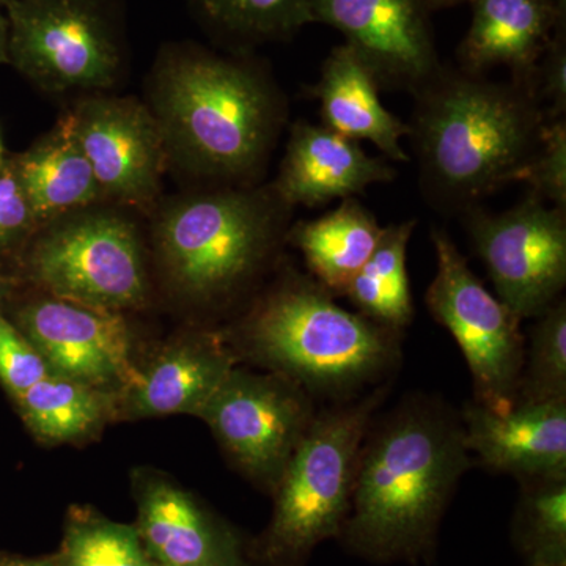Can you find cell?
Returning a JSON list of instances; mask_svg holds the SVG:
<instances>
[{"instance_id": "6da1fadb", "label": "cell", "mask_w": 566, "mask_h": 566, "mask_svg": "<svg viewBox=\"0 0 566 566\" xmlns=\"http://www.w3.org/2000/svg\"><path fill=\"white\" fill-rule=\"evenodd\" d=\"M471 465L460 415L430 395H408L368 427L338 539L371 562L427 560Z\"/></svg>"}, {"instance_id": "7a4b0ae2", "label": "cell", "mask_w": 566, "mask_h": 566, "mask_svg": "<svg viewBox=\"0 0 566 566\" xmlns=\"http://www.w3.org/2000/svg\"><path fill=\"white\" fill-rule=\"evenodd\" d=\"M150 92L169 163L210 186L259 182L289 117L262 63L248 52L170 44L156 61Z\"/></svg>"}, {"instance_id": "3957f363", "label": "cell", "mask_w": 566, "mask_h": 566, "mask_svg": "<svg viewBox=\"0 0 566 566\" xmlns=\"http://www.w3.org/2000/svg\"><path fill=\"white\" fill-rule=\"evenodd\" d=\"M415 98L409 137L420 189L447 214H464L520 180L542 144L547 122L523 82H494L442 65Z\"/></svg>"}, {"instance_id": "277c9868", "label": "cell", "mask_w": 566, "mask_h": 566, "mask_svg": "<svg viewBox=\"0 0 566 566\" xmlns=\"http://www.w3.org/2000/svg\"><path fill=\"white\" fill-rule=\"evenodd\" d=\"M223 337V335H222ZM403 333L335 303L311 274L289 270L223 340L303 387L314 400L345 403L386 386L401 363Z\"/></svg>"}, {"instance_id": "5b68a950", "label": "cell", "mask_w": 566, "mask_h": 566, "mask_svg": "<svg viewBox=\"0 0 566 566\" xmlns=\"http://www.w3.org/2000/svg\"><path fill=\"white\" fill-rule=\"evenodd\" d=\"M293 210L273 182L210 186L164 205L153 238L182 296L222 305L273 263L286 243Z\"/></svg>"}, {"instance_id": "8992f818", "label": "cell", "mask_w": 566, "mask_h": 566, "mask_svg": "<svg viewBox=\"0 0 566 566\" xmlns=\"http://www.w3.org/2000/svg\"><path fill=\"white\" fill-rule=\"evenodd\" d=\"M387 389L381 386L316 412L273 491L274 512L263 545L271 565H304L316 546L340 535L360 447Z\"/></svg>"}, {"instance_id": "52a82bcc", "label": "cell", "mask_w": 566, "mask_h": 566, "mask_svg": "<svg viewBox=\"0 0 566 566\" xmlns=\"http://www.w3.org/2000/svg\"><path fill=\"white\" fill-rule=\"evenodd\" d=\"M9 62L51 95L102 93L125 69L122 0H13Z\"/></svg>"}, {"instance_id": "ba28073f", "label": "cell", "mask_w": 566, "mask_h": 566, "mask_svg": "<svg viewBox=\"0 0 566 566\" xmlns=\"http://www.w3.org/2000/svg\"><path fill=\"white\" fill-rule=\"evenodd\" d=\"M43 227L28 264L50 296L117 314L145 303L144 248L125 214L95 205Z\"/></svg>"}, {"instance_id": "9c48e42d", "label": "cell", "mask_w": 566, "mask_h": 566, "mask_svg": "<svg viewBox=\"0 0 566 566\" xmlns=\"http://www.w3.org/2000/svg\"><path fill=\"white\" fill-rule=\"evenodd\" d=\"M436 275L427 290L428 311L446 327L471 371L474 401L505 412L516 403L526 354L521 322L493 296L446 230H431Z\"/></svg>"}, {"instance_id": "30bf717a", "label": "cell", "mask_w": 566, "mask_h": 566, "mask_svg": "<svg viewBox=\"0 0 566 566\" xmlns=\"http://www.w3.org/2000/svg\"><path fill=\"white\" fill-rule=\"evenodd\" d=\"M318 409L296 382L234 367L199 417L243 474L273 493Z\"/></svg>"}, {"instance_id": "8fae6325", "label": "cell", "mask_w": 566, "mask_h": 566, "mask_svg": "<svg viewBox=\"0 0 566 566\" xmlns=\"http://www.w3.org/2000/svg\"><path fill=\"white\" fill-rule=\"evenodd\" d=\"M495 293L517 316L536 318L566 285V210L531 196L502 214H461Z\"/></svg>"}, {"instance_id": "7c38bea8", "label": "cell", "mask_w": 566, "mask_h": 566, "mask_svg": "<svg viewBox=\"0 0 566 566\" xmlns=\"http://www.w3.org/2000/svg\"><path fill=\"white\" fill-rule=\"evenodd\" d=\"M66 115L91 163L103 202L151 208L161 193L169 155L150 106L129 96L92 93Z\"/></svg>"}, {"instance_id": "4fadbf2b", "label": "cell", "mask_w": 566, "mask_h": 566, "mask_svg": "<svg viewBox=\"0 0 566 566\" xmlns=\"http://www.w3.org/2000/svg\"><path fill=\"white\" fill-rule=\"evenodd\" d=\"M374 74L379 88L416 95L442 69L427 0H311Z\"/></svg>"}, {"instance_id": "5bb4252c", "label": "cell", "mask_w": 566, "mask_h": 566, "mask_svg": "<svg viewBox=\"0 0 566 566\" xmlns=\"http://www.w3.org/2000/svg\"><path fill=\"white\" fill-rule=\"evenodd\" d=\"M18 324L52 374L109 394L136 378L132 334L117 312L48 296L22 307Z\"/></svg>"}, {"instance_id": "9a60e30c", "label": "cell", "mask_w": 566, "mask_h": 566, "mask_svg": "<svg viewBox=\"0 0 566 566\" xmlns=\"http://www.w3.org/2000/svg\"><path fill=\"white\" fill-rule=\"evenodd\" d=\"M460 417L469 453L490 471L520 483L566 479V400L516 401L505 412L472 400Z\"/></svg>"}, {"instance_id": "2e32d148", "label": "cell", "mask_w": 566, "mask_h": 566, "mask_svg": "<svg viewBox=\"0 0 566 566\" xmlns=\"http://www.w3.org/2000/svg\"><path fill=\"white\" fill-rule=\"evenodd\" d=\"M134 494V526L153 565L245 566L233 532L172 480L140 472Z\"/></svg>"}, {"instance_id": "e0dca14e", "label": "cell", "mask_w": 566, "mask_h": 566, "mask_svg": "<svg viewBox=\"0 0 566 566\" xmlns=\"http://www.w3.org/2000/svg\"><path fill=\"white\" fill-rule=\"evenodd\" d=\"M397 170L385 158L370 156L359 142L324 125H292L275 191L290 207L315 208L349 199L376 182H390Z\"/></svg>"}, {"instance_id": "ac0fdd59", "label": "cell", "mask_w": 566, "mask_h": 566, "mask_svg": "<svg viewBox=\"0 0 566 566\" xmlns=\"http://www.w3.org/2000/svg\"><path fill=\"white\" fill-rule=\"evenodd\" d=\"M238 359L221 334H200L167 346L118 392L128 419L192 415L205 405L237 367Z\"/></svg>"}, {"instance_id": "d6986e66", "label": "cell", "mask_w": 566, "mask_h": 566, "mask_svg": "<svg viewBox=\"0 0 566 566\" xmlns=\"http://www.w3.org/2000/svg\"><path fill=\"white\" fill-rule=\"evenodd\" d=\"M471 28L458 48V66L485 74L495 66L528 85L536 63L566 18V0H472Z\"/></svg>"}, {"instance_id": "ffe728a7", "label": "cell", "mask_w": 566, "mask_h": 566, "mask_svg": "<svg viewBox=\"0 0 566 566\" xmlns=\"http://www.w3.org/2000/svg\"><path fill=\"white\" fill-rule=\"evenodd\" d=\"M378 92L374 74L348 44L331 51L319 81L311 87L326 128L348 139L371 142L392 161L408 163L401 139L411 134L409 123L387 111Z\"/></svg>"}, {"instance_id": "44dd1931", "label": "cell", "mask_w": 566, "mask_h": 566, "mask_svg": "<svg viewBox=\"0 0 566 566\" xmlns=\"http://www.w3.org/2000/svg\"><path fill=\"white\" fill-rule=\"evenodd\" d=\"M13 166L41 227L103 203L91 163L66 114L24 155L18 156Z\"/></svg>"}, {"instance_id": "7402d4cb", "label": "cell", "mask_w": 566, "mask_h": 566, "mask_svg": "<svg viewBox=\"0 0 566 566\" xmlns=\"http://www.w3.org/2000/svg\"><path fill=\"white\" fill-rule=\"evenodd\" d=\"M382 230L374 212L349 197L322 218L290 226L285 240L304 256L315 281L334 296H344L374 253Z\"/></svg>"}, {"instance_id": "603a6c76", "label": "cell", "mask_w": 566, "mask_h": 566, "mask_svg": "<svg viewBox=\"0 0 566 566\" xmlns=\"http://www.w3.org/2000/svg\"><path fill=\"white\" fill-rule=\"evenodd\" d=\"M416 223L411 219L385 227L370 259L344 294L359 314L398 333H403L415 319L406 256Z\"/></svg>"}, {"instance_id": "cb8c5ba5", "label": "cell", "mask_w": 566, "mask_h": 566, "mask_svg": "<svg viewBox=\"0 0 566 566\" xmlns=\"http://www.w3.org/2000/svg\"><path fill=\"white\" fill-rule=\"evenodd\" d=\"M22 419L40 441H76L102 427L115 406L114 394L51 374L17 398Z\"/></svg>"}, {"instance_id": "d4e9b609", "label": "cell", "mask_w": 566, "mask_h": 566, "mask_svg": "<svg viewBox=\"0 0 566 566\" xmlns=\"http://www.w3.org/2000/svg\"><path fill=\"white\" fill-rule=\"evenodd\" d=\"M197 17L233 52L292 40L314 24L311 0H191Z\"/></svg>"}, {"instance_id": "484cf974", "label": "cell", "mask_w": 566, "mask_h": 566, "mask_svg": "<svg viewBox=\"0 0 566 566\" xmlns=\"http://www.w3.org/2000/svg\"><path fill=\"white\" fill-rule=\"evenodd\" d=\"M512 542L534 565H566V479L520 483Z\"/></svg>"}, {"instance_id": "4316f807", "label": "cell", "mask_w": 566, "mask_h": 566, "mask_svg": "<svg viewBox=\"0 0 566 566\" xmlns=\"http://www.w3.org/2000/svg\"><path fill=\"white\" fill-rule=\"evenodd\" d=\"M57 558L59 566H155L136 526L80 506L66 517Z\"/></svg>"}, {"instance_id": "83f0119b", "label": "cell", "mask_w": 566, "mask_h": 566, "mask_svg": "<svg viewBox=\"0 0 566 566\" xmlns=\"http://www.w3.org/2000/svg\"><path fill=\"white\" fill-rule=\"evenodd\" d=\"M566 400V301L547 307L528 329L516 401Z\"/></svg>"}, {"instance_id": "f1b7e54d", "label": "cell", "mask_w": 566, "mask_h": 566, "mask_svg": "<svg viewBox=\"0 0 566 566\" xmlns=\"http://www.w3.org/2000/svg\"><path fill=\"white\" fill-rule=\"evenodd\" d=\"M521 182L531 188V196L566 210V122H547L542 144L526 169Z\"/></svg>"}, {"instance_id": "f546056e", "label": "cell", "mask_w": 566, "mask_h": 566, "mask_svg": "<svg viewBox=\"0 0 566 566\" xmlns=\"http://www.w3.org/2000/svg\"><path fill=\"white\" fill-rule=\"evenodd\" d=\"M51 374L46 360L20 327L0 315V381L14 398Z\"/></svg>"}, {"instance_id": "4dcf8cb0", "label": "cell", "mask_w": 566, "mask_h": 566, "mask_svg": "<svg viewBox=\"0 0 566 566\" xmlns=\"http://www.w3.org/2000/svg\"><path fill=\"white\" fill-rule=\"evenodd\" d=\"M528 87L534 92L546 122L566 115V18L558 24L545 54L536 63Z\"/></svg>"}, {"instance_id": "1f68e13d", "label": "cell", "mask_w": 566, "mask_h": 566, "mask_svg": "<svg viewBox=\"0 0 566 566\" xmlns=\"http://www.w3.org/2000/svg\"><path fill=\"white\" fill-rule=\"evenodd\" d=\"M13 163L0 167V252L40 229Z\"/></svg>"}, {"instance_id": "d6a6232c", "label": "cell", "mask_w": 566, "mask_h": 566, "mask_svg": "<svg viewBox=\"0 0 566 566\" xmlns=\"http://www.w3.org/2000/svg\"><path fill=\"white\" fill-rule=\"evenodd\" d=\"M0 566H59L57 554L36 558H3Z\"/></svg>"}, {"instance_id": "836d02e7", "label": "cell", "mask_w": 566, "mask_h": 566, "mask_svg": "<svg viewBox=\"0 0 566 566\" xmlns=\"http://www.w3.org/2000/svg\"><path fill=\"white\" fill-rule=\"evenodd\" d=\"M9 62V20L6 10L0 9V65Z\"/></svg>"}, {"instance_id": "e575fe53", "label": "cell", "mask_w": 566, "mask_h": 566, "mask_svg": "<svg viewBox=\"0 0 566 566\" xmlns=\"http://www.w3.org/2000/svg\"><path fill=\"white\" fill-rule=\"evenodd\" d=\"M428 6H430L431 11L441 10V9H450V7L460 6V3L469 2L472 0H427Z\"/></svg>"}, {"instance_id": "d590c367", "label": "cell", "mask_w": 566, "mask_h": 566, "mask_svg": "<svg viewBox=\"0 0 566 566\" xmlns=\"http://www.w3.org/2000/svg\"><path fill=\"white\" fill-rule=\"evenodd\" d=\"M11 2H13V0H0V9L6 10V7L10 6Z\"/></svg>"}, {"instance_id": "8d00e7d4", "label": "cell", "mask_w": 566, "mask_h": 566, "mask_svg": "<svg viewBox=\"0 0 566 566\" xmlns=\"http://www.w3.org/2000/svg\"><path fill=\"white\" fill-rule=\"evenodd\" d=\"M2 144H0V167H2Z\"/></svg>"}, {"instance_id": "74e56055", "label": "cell", "mask_w": 566, "mask_h": 566, "mask_svg": "<svg viewBox=\"0 0 566 566\" xmlns=\"http://www.w3.org/2000/svg\"><path fill=\"white\" fill-rule=\"evenodd\" d=\"M526 566H553V565H534V564H527ZM566 566V565H565Z\"/></svg>"}, {"instance_id": "f35d334b", "label": "cell", "mask_w": 566, "mask_h": 566, "mask_svg": "<svg viewBox=\"0 0 566 566\" xmlns=\"http://www.w3.org/2000/svg\"><path fill=\"white\" fill-rule=\"evenodd\" d=\"M0 560H2V557H0Z\"/></svg>"}]
</instances>
